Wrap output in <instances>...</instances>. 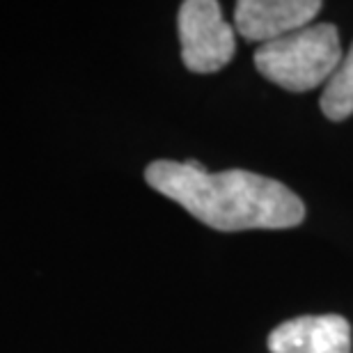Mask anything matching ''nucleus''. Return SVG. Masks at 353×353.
Here are the masks:
<instances>
[{"mask_svg":"<svg viewBox=\"0 0 353 353\" xmlns=\"http://www.w3.org/2000/svg\"><path fill=\"white\" fill-rule=\"evenodd\" d=\"M271 353H351V326L344 316H296L268 335Z\"/></svg>","mask_w":353,"mask_h":353,"instance_id":"obj_5","label":"nucleus"},{"mask_svg":"<svg viewBox=\"0 0 353 353\" xmlns=\"http://www.w3.org/2000/svg\"><path fill=\"white\" fill-rule=\"evenodd\" d=\"M319 0H241L234 7V30L248 41L268 44L312 26Z\"/></svg>","mask_w":353,"mask_h":353,"instance_id":"obj_4","label":"nucleus"},{"mask_svg":"<svg viewBox=\"0 0 353 353\" xmlns=\"http://www.w3.org/2000/svg\"><path fill=\"white\" fill-rule=\"evenodd\" d=\"M321 110L333 122H342L353 115V44L342 58L337 72L326 83L321 94Z\"/></svg>","mask_w":353,"mask_h":353,"instance_id":"obj_6","label":"nucleus"},{"mask_svg":"<svg viewBox=\"0 0 353 353\" xmlns=\"http://www.w3.org/2000/svg\"><path fill=\"white\" fill-rule=\"evenodd\" d=\"M181 60L195 74H214L234 58V28L225 23L216 0H186L176 17Z\"/></svg>","mask_w":353,"mask_h":353,"instance_id":"obj_3","label":"nucleus"},{"mask_svg":"<svg viewBox=\"0 0 353 353\" xmlns=\"http://www.w3.org/2000/svg\"><path fill=\"white\" fill-rule=\"evenodd\" d=\"M145 179L218 232L287 230L305 218V204L292 188L257 172H207L197 161H154Z\"/></svg>","mask_w":353,"mask_h":353,"instance_id":"obj_1","label":"nucleus"},{"mask_svg":"<svg viewBox=\"0 0 353 353\" xmlns=\"http://www.w3.org/2000/svg\"><path fill=\"white\" fill-rule=\"evenodd\" d=\"M337 28L312 23L262 44L255 51L257 72L289 92H307L328 83L342 62Z\"/></svg>","mask_w":353,"mask_h":353,"instance_id":"obj_2","label":"nucleus"}]
</instances>
